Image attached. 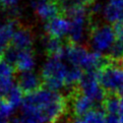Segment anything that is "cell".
I'll return each instance as SVG.
<instances>
[{"instance_id": "cell-1", "label": "cell", "mask_w": 123, "mask_h": 123, "mask_svg": "<svg viewBox=\"0 0 123 123\" xmlns=\"http://www.w3.org/2000/svg\"><path fill=\"white\" fill-rule=\"evenodd\" d=\"M68 100L59 92L41 87L25 97L20 114L10 123H57L66 114Z\"/></svg>"}, {"instance_id": "cell-24", "label": "cell", "mask_w": 123, "mask_h": 123, "mask_svg": "<svg viewBox=\"0 0 123 123\" xmlns=\"http://www.w3.org/2000/svg\"><path fill=\"white\" fill-rule=\"evenodd\" d=\"M80 1L82 4H85L86 6H87V7H90V6L93 5V4L96 3V0H80Z\"/></svg>"}, {"instance_id": "cell-6", "label": "cell", "mask_w": 123, "mask_h": 123, "mask_svg": "<svg viewBox=\"0 0 123 123\" xmlns=\"http://www.w3.org/2000/svg\"><path fill=\"white\" fill-rule=\"evenodd\" d=\"M77 89L96 104H101V106L107 95L100 83L99 71H86L83 73L80 83L77 85Z\"/></svg>"}, {"instance_id": "cell-9", "label": "cell", "mask_w": 123, "mask_h": 123, "mask_svg": "<svg viewBox=\"0 0 123 123\" xmlns=\"http://www.w3.org/2000/svg\"><path fill=\"white\" fill-rule=\"evenodd\" d=\"M33 9L41 19L50 20L61 14V3L59 0H33Z\"/></svg>"}, {"instance_id": "cell-8", "label": "cell", "mask_w": 123, "mask_h": 123, "mask_svg": "<svg viewBox=\"0 0 123 123\" xmlns=\"http://www.w3.org/2000/svg\"><path fill=\"white\" fill-rule=\"evenodd\" d=\"M95 102L78 91L77 86L70 93L68 107L75 118H80L95 109Z\"/></svg>"}, {"instance_id": "cell-11", "label": "cell", "mask_w": 123, "mask_h": 123, "mask_svg": "<svg viewBox=\"0 0 123 123\" xmlns=\"http://www.w3.org/2000/svg\"><path fill=\"white\" fill-rule=\"evenodd\" d=\"M34 45L33 31L28 27L18 25L12 37L10 46L17 50H32Z\"/></svg>"}, {"instance_id": "cell-13", "label": "cell", "mask_w": 123, "mask_h": 123, "mask_svg": "<svg viewBox=\"0 0 123 123\" xmlns=\"http://www.w3.org/2000/svg\"><path fill=\"white\" fill-rule=\"evenodd\" d=\"M102 108L107 115L120 116L123 112L121 100L117 93H107L106 98L102 104Z\"/></svg>"}, {"instance_id": "cell-17", "label": "cell", "mask_w": 123, "mask_h": 123, "mask_svg": "<svg viewBox=\"0 0 123 123\" xmlns=\"http://www.w3.org/2000/svg\"><path fill=\"white\" fill-rule=\"evenodd\" d=\"M24 92L20 90V87L15 85L12 89L10 90V92L8 93L5 97H4V100L6 101V102L10 105V106L15 109L17 107H19L21 106V104H23L24 102Z\"/></svg>"}, {"instance_id": "cell-2", "label": "cell", "mask_w": 123, "mask_h": 123, "mask_svg": "<svg viewBox=\"0 0 123 123\" xmlns=\"http://www.w3.org/2000/svg\"><path fill=\"white\" fill-rule=\"evenodd\" d=\"M83 72L69 64L63 57H49L42 66L41 76L47 87L59 92L65 87H76Z\"/></svg>"}, {"instance_id": "cell-23", "label": "cell", "mask_w": 123, "mask_h": 123, "mask_svg": "<svg viewBox=\"0 0 123 123\" xmlns=\"http://www.w3.org/2000/svg\"><path fill=\"white\" fill-rule=\"evenodd\" d=\"M109 3L112 5H115L117 7L123 8V0H109Z\"/></svg>"}, {"instance_id": "cell-21", "label": "cell", "mask_w": 123, "mask_h": 123, "mask_svg": "<svg viewBox=\"0 0 123 123\" xmlns=\"http://www.w3.org/2000/svg\"><path fill=\"white\" fill-rule=\"evenodd\" d=\"M113 29H114V32H115L117 40L123 41V20H120V21H118V23L114 24Z\"/></svg>"}, {"instance_id": "cell-28", "label": "cell", "mask_w": 123, "mask_h": 123, "mask_svg": "<svg viewBox=\"0 0 123 123\" xmlns=\"http://www.w3.org/2000/svg\"><path fill=\"white\" fill-rule=\"evenodd\" d=\"M7 120H4V119H0V123H7Z\"/></svg>"}, {"instance_id": "cell-4", "label": "cell", "mask_w": 123, "mask_h": 123, "mask_svg": "<svg viewBox=\"0 0 123 123\" xmlns=\"http://www.w3.org/2000/svg\"><path fill=\"white\" fill-rule=\"evenodd\" d=\"M115 39L116 35L113 25L100 24L94 19V16H92L89 44L94 52L104 55V53L109 52V50L111 49L113 44L116 41Z\"/></svg>"}, {"instance_id": "cell-19", "label": "cell", "mask_w": 123, "mask_h": 123, "mask_svg": "<svg viewBox=\"0 0 123 123\" xmlns=\"http://www.w3.org/2000/svg\"><path fill=\"white\" fill-rule=\"evenodd\" d=\"M13 110L14 109L12 108L2 97H0V119L7 120L8 117L11 115Z\"/></svg>"}, {"instance_id": "cell-29", "label": "cell", "mask_w": 123, "mask_h": 123, "mask_svg": "<svg viewBox=\"0 0 123 123\" xmlns=\"http://www.w3.org/2000/svg\"><path fill=\"white\" fill-rule=\"evenodd\" d=\"M60 2H64V1H67V0H59Z\"/></svg>"}, {"instance_id": "cell-20", "label": "cell", "mask_w": 123, "mask_h": 123, "mask_svg": "<svg viewBox=\"0 0 123 123\" xmlns=\"http://www.w3.org/2000/svg\"><path fill=\"white\" fill-rule=\"evenodd\" d=\"M14 67L6 60H0V75L13 76Z\"/></svg>"}, {"instance_id": "cell-22", "label": "cell", "mask_w": 123, "mask_h": 123, "mask_svg": "<svg viewBox=\"0 0 123 123\" xmlns=\"http://www.w3.org/2000/svg\"><path fill=\"white\" fill-rule=\"evenodd\" d=\"M17 2H18V0H0V4H1L4 8H7V9L14 8Z\"/></svg>"}, {"instance_id": "cell-25", "label": "cell", "mask_w": 123, "mask_h": 123, "mask_svg": "<svg viewBox=\"0 0 123 123\" xmlns=\"http://www.w3.org/2000/svg\"><path fill=\"white\" fill-rule=\"evenodd\" d=\"M118 96H119V98H120V100H121V103H122V106H123V86L121 87V89L118 91Z\"/></svg>"}, {"instance_id": "cell-5", "label": "cell", "mask_w": 123, "mask_h": 123, "mask_svg": "<svg viewBox=\"0 0 123 123\" xmlns=\"http://www.w3.org/2000/svg\"><path fill=\"white\" fill-rule=\"evenodd\" d=\"M99 80L106 93H118L123 86V63L109 59L99 70Z\"/></svg>"}, {"instance_id": "cell-7", "label": "cell", "mask_w": 123, "mask_h": 123, "mask_svg": "<svg viewBox=\"0 0 123 123\" xmlns=\"http://www.w3.org/2000/svg\"><path fill=\"white\" fill-rule=\"evenodd\" d=\"M3 57L19 72L32 71L36 67V56L32 50H17L10 46L5 50Z\"/></svg>"}, {"instance_id": "cell-18", "label": "cell", "mask_w": 123, "mask_h": 123, "mask_svg": "<svg viewBox=\"0 0 123 123\" xmlns=\"http://www.w3.org/2000/svg\"><path fill=\"white\" fill-rule=\"evenodd\" d=\"M15 86L13 76L0 75V97H5Z\"/></svg>"}, {"instance_id": "cell-16", "label": "cell", "mask_w": 123, "mask_h": 123, "mask_svg": "<svg viewBox=\"0 0 123 123\" xmlns=\"http://www.w3.org/2000/svg\"><path fill=\"white\" fill-rule=\"evenodd\" d=\"M103 14L105 19L114 25L118 21L123 20V8L117 7L115 5L108 3L103 8Z\"/></svg>"}, {"instance_id": "cell-14", "label": "cell", "mask_w": 123, "mask_h": 123, "mask_svg": "<svg viewBox=\"0 0 123 123\" xmlns=\"http://www.w3.org/2000/svg\"><path fill=\"white\" fill-rule=\"evenodd\" d=\"M17 27H18L17 20L14 18H9L5 23L0 25V47L5 50L7 49L8 44L11 43L12 37Z\"/></svg>"}, {"instance_id": "cell-3", "label": "cell", "mask_w": 123, "mask_h": 123, "mask_svg": "<svg viewBox=\"0 0 123 123\" xmlns=\"http://www.w3.org/2000/svg\"><path fill=\"white\" fill-rule=\"evenodd\" d=\"M63 58L69 64L85 70L86 72L99 71L109 61L108 56L97 52H90L82 45L72 43L65 47Z\"/></svg>"}, {"instance_id": "cell-27", "label": "cell", "mask_w": 123, "mask_h": 123, "mask_svg": "<svg viewBox=\"0 0 123 123\" xmlns=\"http://www.w3.org/2000/svg\"><path fill=\"white\" fill-rule=\"evenodd\" d=\"M120 120H121V123H123V112L121 113V115H120Z\"/></svg>"}, {"instance_id": "cell-10", "label": "cell", "mask_w": 123, "mask_h": 123, "mask_svg": "<svg viewBox=\"0 0 123 123\" xmlns=\"http://www.w3.org/2000/svg\"><path fill=\"white\" fill-rule=\"evenodd\" d=\"M70 30V20L63 15H58L48 20L45 25V32L51 38L61 39L68 36Z\"/></svg>"}, {"instance_id": "cell-26", "label": "cell", "mask_w": 123, "mask_h": 123, "mask_svg": "<svg viewBox=\"0 0 123 123\" xmlns=\"http://www.w3.org/2000/svg\"><path fill=\"white\" fill-rule=\"evenodd\" d=\"M4 52H5V49H3L2 47H0V59H1V57H3Z\"/></svg>"}, {"instance_id": "cell-12", "label": "cell", "mask_w": 123, "mask_h": 123, "mask_svg": "<svg viewBox=\"0 0 123 123\" xmlns=\"http://www.w3.org/2000/svg\"><path fill=\"white\" fill-rule=\"evenodd\" d=\"M43 78L41 75H39L34 70L32 71L20 72L17 77V86L20 87V90L25 94H32L34 92L41 89Z\"/></svg>"}, {"instance_id": "cell-15", "label": "cell", "mask_w": 123, "mask_h": 123, "mask_svg": "<svg viewBox=\"0 0 123 123\" xmlns=\"http://www.w3.org/2000/svg\"><path fill=\"white\" fill-rule=\"evenodd\" d=\"M44 49L49 57H63L65 47L61 39L51 38L47 36L44 39Z\"/></svg>"}]
</instances>
